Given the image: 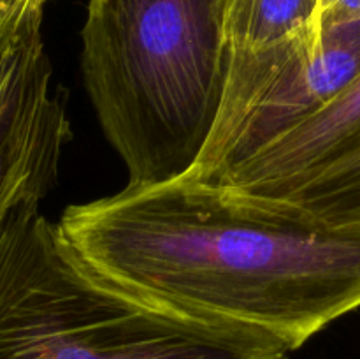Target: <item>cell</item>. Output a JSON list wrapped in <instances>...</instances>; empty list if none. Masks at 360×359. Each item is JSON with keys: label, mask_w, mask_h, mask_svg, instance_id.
Instances as JSON below:
<instances>
[{"label": "cell", "mask_w": 360, "mask_h": 359, "mask_svg": "<svg viewBox=\"0 0 360 359\" xmlns=\"http://www.w3.org/2000/svg\"><path fill=\"white\" fill-rule=\"evenodd\" d=\"M81 259L178 312L264 331L288 351L360 308V227L218 182L127 185L67 206Z\"/></svg>", "instance_id": "6da1fadb"}, {"label": "cell", "mask_w": 360, "mask_h": 359, "mask_svg": "<svg viewBox=\"0 0 360 359\" xmlns=\"http://www.w3.org/2000/svg\"><path fill=\"white\" fill-rule=\"evenodd\" d=\"M229 73L224 0H90L81 74L130 185L185 178L207 146Z\"/></svg>", "instance_id": "7a4b0ae2"}, {"label": "cell", "mask_w": 360, "mask_h": 359, "mask_svg": "<svg viewBox=\"0 0 360 359\" xmlns=\"http://www.w3.org/2000/svg\"><path fill=\"white\" fill-rule=\"evenodd\" d=\"M264 331L150 301L88 266L41 211L0 225V359H288Z\"/></svg>", "instance_id": "3957f363"}, {"label": "cell", "mask_w": 360, "mask_h": 359, "mask_svg": "<svg viewBox=\"0 0 360 359\" xmlns=\"http://www.w3.org/2000/svg\"><path fill=\"white\" fill-rule=\"evenodd\" d=\"M69 139L65 102L37 28L0 48V225L20 204L48 196Z\"/></svg>", "instance_id": "277c9868"}, {"label": "cell", "mask_w": 360, "mask_h": 359, "mask_svg": "<svg viewBox=\"0 0 360 359\" xmlns=\"http://www.w3.org/2000/svg\"><path fill=\"white\" fill-rule=\"evenodd\" d=\"M359 76L360 20L323 28L316 48L271 88L246 120L221 172L311 118Z\"/></svg>", "instance_id": "5b68a950"}, {"label": "cell", "mask_w": 360, "mask_h": 359, "mask_svg": "<svg viewBox=\"0 0 360 359\" xmlns=\"http://www.w3.org/2000/svg\"><path fill=\"white\" fill-rule=\"evenodd\" d=\"M360 136V76L316 115L271 141L213 182L255 192L295 178Z\"/></svg>", "instance_id": "8992f818"}, {"label": "cell", "mask_w": 360, "mask_h": 359, "mask_svg": "<svg viewBox=\"0 0 360 359\" xmlns=\"http://www.w3.org/2000/svg\"><path fill=\"white\" fill-rule=\"evenodd\" d=\"M250 194L290 201L334 225L360 227V136L316 168Z\"/></svg>", "instance_id": "52a82bcc"}, {"label": "cell", "mask_w": 360, "mask_h": 359, "mask_svg": "<svg viewBox=\"0 0 360 359\" xmlns=\"http://www.w3.org/2000/svg\"><path fill=\"white\" fill-rule=\"evenodd\" d=\"M49 0H0V48L21 35L42 28Z\"/></svg>", "instance_id": "ba28073f"}, {"label": "cell", "mask_w": 360, "mask_h": 359, "mask_svg": "<svg viewBox=\"0 0 360 359\" xmlns=\"http://www.w3.org/2000/svg\"><path fill=\"white\" fill-rule=\"evenodd\" d=\"M360 20V0H319L315 27L316 32Z\"/></svg>", "instance_id": "9c48e42d"}]
</instances>
